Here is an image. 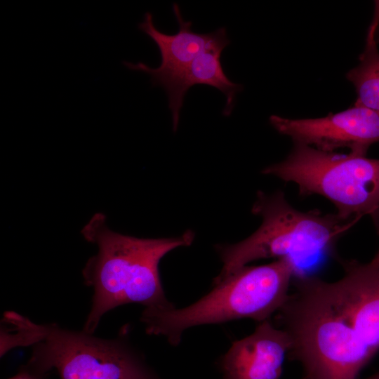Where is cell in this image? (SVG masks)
Masks as SVG:
<instances>
[{"label":"cell","mask_w":379,"mask_h":379,"mask_svg":"<svg viewBox=\"0 0 379 379\" xmlns=\"http://www.w3.org/2000/svg\"><path fill=\"white\" fill-rule=\"evenodd\" d=\"M269 121L293 143L327 152L347 148L349 152L366 155L371 145L379 142V111L356 103L324 117L295 119L272 115Z\"/></svg>","instance_id":"cell-7"},{"label":"cell","mask_w":379,"mask_h":379,"mask_svg":"<svg viewBox=\"0 0 379 379\" xmlns=\"http://www.w3.org/2000/svg\"><path fill=\"white\" fill-rule=\"evenodd\" d=\"M251 211L262 218L261 225L239 242L217 246L222 267L213 282L260 259L289 258L299 268L300 261L332 254L338 241L358 221L344 220L335 213L298 210L281 191H259Z\"/></svg>","instance_id":"cell-5"},{"label":"cell","mask_w":379,"mask_h":379,"mask_svg":"<svg viewBox=\"0 0 379 379\" xmlns=\"http://www.w3.org/2000/svg\"><path fill=\"white\" fill-rule=\"evenodd\" d=\"M1 357L16 347H31L26 363L60 379H161L127 342L104 339L84 330L39 324L15 312L4 313Z\"/></svg>","instance_id":"cell-3"},{"label":"cell","mask_w":379,"mask_h":379,"mask_svg":"<svg viewBox=\"0 0 379 379\" xmlns=\"http://www.w3.org/2000/svg\"><path fill=\"white\" fill-rule=\"evenodd\" d=\"M365 379H379V371Z\"/></svg>","instance_id":"cell-14"},{"label":"cell","mask_w":379,"mask_h":379,"mask_svg":"<svg viewBox=\"0 0 379 379\" xmlns=\"http://www.w3.org/2000/svg\"><path fill=\"white\" fill-rule=\"evenodd\" d=\"M7 379H48V373L40 372L29 365H22L18 372Z\"/></svg>","instance_id":"cell-12"},{"label":"cell","mask_w":379,"mask_h":379,"mask_svg":"<svg viewBox=\"0 0 379 379\" xmlns=\"http://www.w3.org/2000/svg\"><path fill=\"white\" fill-rule=\"evenodd\" d=\"M300 273L296 263L280 258L261 265H245L218 281L192 305L183 307H146L140 317L147 334L164 336L178 345L183 332L199 325L248 318L262 322L283 306L293 278Z\"/></svg>","instance_id":"cell-4"},{"label":"cell","mask_w":379,"mask_h":379,"mask_svg":"<svg viewBox=\"0 0 379 379\" xmlns=\"http://www.w3.org/2000/svg\"><path fill=\"white\" fill-rule=\"evenodd\" d=\"M290 347L286 331L269 320L260 322L219 359L222 379H279Z\"/></svg>","instance_id":"cell-9"},{"label":"cell","mask_w":379,"mask_h":379,"mask_svg":"<svg viewBox=\"0 0 379 379\" xmlns=\"http://www.w3.org/2000/svg\"><path fill=\"white\" fill-rule=\"evenodd\" d=\"M222 51L220 49L205 51L186 67L152 82L153 86L162 87L166 93L174 132L178 129L185 96L194 85H208L221 91L226 98L222 114L226 117L231 114L236 95L242 91L243 86L234 83L225 74L220 61Z\"/></svg>","instance_id":"cell-10"},{"label":"cell","mask_w":379,"mask_h":379,"mask_svg":"<svg viewBox=\"0 0 379 379\" xmlns=\"http://www.w3.org/2000/svg\"><path fill=\"white\" fill-rule=\"evenodd\" d=\"M375 23L372 21L366 35L359 63L346 74L357 93L356 104L379 111V50Z\"/></svg>","instance_id":"cell-11"},{"label":"cell","mask_w":379,"mask_h":379,"mask_svg":"<svg viewBox=\"0 0 379 379\" xmlns=\"http://www.w3.org/2000/svg\"><path fill=\"white\" fill-rule=\"evenodd\" d=\"M173 11L179 26L178 32L174 34L159 30L150 12H146L143 20L138 24L139 29L157 45L161 55L159 66L153 68L142 62H123L129 69L149 74L152 83L186 67L205 51H223L230 44L225 27H221L209 33H196L192 30V22L184 20L178 4H173Z\"/></svg>","instance_id":"cell-8"},{"label":"cell","mask_w":379,"mask_h":379,"mask_svg":"<svg viewBox=\"0 0 379 379\" xmlns=\"http://www.w3.org/2000/svg\"><path fill=\"white\" fill-rule=\"evenodd\" d=\"M262 173L295 183L300 196L324 197L344 220L368 216L379 234V159L351 152H327L294 142L284 160Z\"/></svg>","instance_id":"cell-6"},{"label":"cell","mask_w":379,"mask_h":379,"mask_svg":"<svg viewBox=\"0 0 379 379\" xmlns=\"http://www.w3.org/2000/svg\"><path fill=\"white\" fill-rule=\"evenodd\" d=\"M373 20L375 22L377 26L379 27V1H375V8Z\"/></svg>","instance_id":"cell-13"},{"label":"cell","mask_w":379,"mask_h":379,"mask_svg":"<svg viewBox=\"0 0 379 379\" xmlns=\"http://www.w3.org/2000/svg\"><path fill=\"white\" fill-rule=\"evenodd\" d=\"M341 263L344 274L335 281L295 277L294 291L277 312L302 379H357L379 350V307L361 262Z\"/></svg>","instance_id":"cell-1"},{"label":"cell","mask_w":379,"mask_h":379,"mask_svg":"<svg viewBox=\"0 0 379 379\" xmlns=\"http://www.w3.org/2000/svg\"><path fill=\"white\" fill-rule=\"evenodd\" d=\"M84 239L98 248L82 270L86 284L93 295L83 330L93 333L102 316L119 306L140 304L146 307L168 308L159 264L172 250L190 246L194 233L178 237L145 239L112 230L106 217L95 213L81 230Z\"/></svg>","instance_id":"cell-2"}]
</instances>
